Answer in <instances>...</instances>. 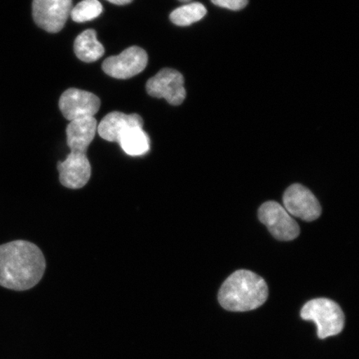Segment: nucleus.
<instances>
[{"label":"nucleus","instance_id":"3","mask_svg":"<svg viewBox=\"0 0 359 359\" xmlns=\"http://www.w3.org/2000/svg\"><path fill=\"white\" fill-rule=\"evenodd\" d=\"M300 316L304 320L316 323L318 337L321 339L340 334L344 327L345 316L342 309L329 299L311 300L304 305Z\"/></svg>","mask_w":359,"mask_h":359},{"label":"nucleus","instance_id":"8","mask_svg":"<svg viewBox=\"0 0 359 359\" xmlns=\"http://www.w3.org/2000/svg\"><path fill=\"white\" fill-rule=\"evenodd\" d=\"M283 202L290 215L304 222L316 221L321 215L320 202L308 188L300 184H294L285 191Z\"/></svg>","mask_w":359,"mask_h":359},{"label":"nucleus","instance_id":"14","mask_svg":"<svg viewBox=\"0 0 359 359\" xmlns=\"http://www.w3.org/2000/svg\"><path fill=\"white\" fill-rule=\"evenodd\" d=\"M118 143L125 154L132 156L145 155L150 150V138L141 127L128 129L121 135Z\"/></svg>","mask_w":359,"mask_h":359},{"label":"nucleus","instance_id":"6","mask_svg":"<svg viewBox=\"0 0 359 359\" xmlns=\"http://www.w3.org/2000/svg\"><path fill=\"white\" fill-rule=\"evenodd\" d=\"M73 0H33V18L39 28L55 34L64 28Z\"/></svg>","mask_w":359,"mask_h":359},{"label":"nucleus","instance_id":"13","mask_svg":"<svg viewBox=\"0 0 359 359\" xmlns=\"http://www.w3.org/2000/svg\"><path fill=\"white\" fill-rule=\"evenodd\" d=\"M74 52L81 61L93 62L100 60L104 55L105 49L98 41L96 31L88 29L76 38Z\"/></svg>","mask_w":359,"mask_h":359},{"label":"nucleus","instance_id":"5","mask_svg":"<svg viewBox=\"0 0 359 359\" xmlns=\"http://www.w3.org/2000/svg\"><path fill=\"white\" fill-rule=\"evenodd\" d=\"M146 89L150 96L165 98L170 104L181 105L187 97L185 80L181 73L163 69L147 81Z\"/></svg>","mask_w":359,"mask_h":359},{"label":"nucleus","instance_id":"19","mask_svg":"<svg viewBox=\"0 0 359 359\" xmlns=\"http://www.w3.org/2000/svg\"><path fill=\"white\" fill-rule=\"evenodd\" d=\"M179 1H181V2H183V3H187V2L191 1V0H179Z\"/></svg>","mask_w":359,"mask_h":359},{"label":"nucleus","instance_id":"4","mask_svg":"<svg viewBox=\"0 0 359 359\" xmlns=\"http://www.w3.org/2000/svg\"><path fill=\"white\" fill-rule=\"evenodd\" d=\"M259 219L268 228L276 239L283 241H293L299 235L297 222L276 201H267L259 209Z\"/></svg>","mask_w":359,"mask_h":359},{"label":"nucleus","instance_id":"15","mask_svg":"<svg viewBox=\"0 0 359 359\" xmlns=\"http://www.w3.org/2000/svg\"><path fill=\"white\" fill-rule=\"evenodd\" d=\"M206 8L203 4L195 2L176 8L170 15V20L177 26H189L205 16Z\"/></svg>","mask_w":359,"mask_h":359},{"label":"nucleus","instance_id":"11","mask_svg":"<svg viewBox=\"0 0 359 359\" xmlns=\"http://www.w3.org/2000/svg\"><path fill=\"white\" fill-rule=\"evenodd\" d=\"M143 119L140 115L126 114L123 112L112 111L102 118L97 127L100 136L104 140L118 142L121 135L133 127H143Z\"/></svg>","mask_w":359,"mask_h":359},{"label":"nucleus","instance_id":"7","mask_svg":"<svg viewBox=\"0 0 359 359\" xmlns=\"http://www.w3.org/2000/svg\"><path fill=\"white\" fill-rule=\"evenodd\" d=\"M148 56L144 49L132 46L121 53L119 55L107 57L102 62V70L111 78L128 79L134 77L146 69Z\"/></svg>","mask_w":359,"mask_h":359},{"label":"nucleus","instance_id":"9","mask_svg":"<svg viewBox=\"0 0 359 359\" xmlns=\"http://www.w3.org/2000/svg\"><path fill=\"white\" fill-rule=\"evenodd\" d=\"M101 101L92 93L78 88H69L62 94L60 109L67 120L94 116L100 111Z\"/></svg>","mask_w":359,"mask_h":359},{"label":"nucleus","instance_id":"16","mask_svg":"<svg viewBox=\"0 0 359 359\" xmlns=\"http://www.w3.org/2000/svg\"><path fill=\"white\" fill-rule=\"evenodd\" d=\"M102 12V6L98 0H83L72 8L70 16L75 22H83L96 19Z\"/></svg>","mask_w":359,"mask_h":359},{"label":"nucleus","instance_id":"10","mask_svg":"<svg viewBox=\"0 0 359 359\" xmlns=\"http://www.w3.org/2000/svg\"><path fill=\"white\" fill-rule=\"evenodd\" d=\"M60 181L69 189H80L91 177L92 168L86 154L70 152L64 161L57 163Z\"/></svg>","mask_w":359,"mask_h":359},{"label":"nucleus","instance_id":"12","mask_svg":"<svg viewBox=\"0 0 359 359\" xmlns=\"http://www.w3.org/2000/svg\"><path fill=\"white\" fill-rule=\"evenodd\" d=\"M97 129L94 116L71 121L66 129L67 143L71 152L86 154Z\"/></svg>","mask_w":359,"mask_h":359},{"label":"nucleus","instance_id":"17","mask_svg":"<svg viewBox=\"0 0 359 359\" xmlns=\"http://www.w3.org/2000/svg\"><path fill=\"white\" fill-rule=\"evenodd\" d=\"M215 6L228 8L231 11H240L248 4L249 0H212Z\"/></svg>","mask_w":359,"mask_h":359},{"label":"nucleus","instance_id":"1","mask_svg":"<svg viewBox=\"0 0 359 359\" xmlns=\"http://www.w3.org/2000/svg\"><path fill=\"white\" fill-rule=\"evenodd\" d=\"M46 262L37 245L26 241H15L0 245V286L25 291L41 280Z\"/></svg>","mask_w":359,"mask_h":359},{"label":"nucleus","instance_id":"18","mask_svg":"<svg viewBox=\"0 0 359 359\" xmlns=\"http://www.w3.org/2000/svg\"><path fill=\"white\" fill-rule=\"evenodd\" d=\"M107 1L116 4V6H126V4L132 3L133 0H107Z\"/></svg>","mask_w":359,"mask_h":359},{"label":"nucleus","instance_id":"2","mask_svg":"<svg viewBox=\"0 0 359 359\" xmlns=\"http://www.w3.org/2000/svg\"><path fill=\"white\" fill-rule=\"evenodd\" d=\"M268 294V286L263 278L254 272L240 269L223 283L218 299L228 311L245 312L262 306Z\"/></svg>","mask_w":359,"mask_h":359}]
</instances>
